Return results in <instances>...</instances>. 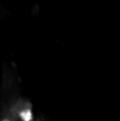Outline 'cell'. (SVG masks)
<instances>
[{
  "label": "cell",
  "mask_w": 120,
  "mask_h": 121,
  "mask_svg": "<svg viewBox=\"0 0 120 121\" xmlns=\"http://www.w3.org/2000/svg\"><path fill=\"white\" fill-rule=\"evenodd\" d=\"M2 15H3V13H2V9H1V8H0V19H1V17H2Z\"/></svg>",
  "instance_id": "obj_4"
},
{
  "label": "cell",
  "mask_w": 120,
  "mask_h": 121,
  "mask_svg": "<svg viewBox=\"0 0 120 121\" xmlns=\"http://www.w3.org/2000/svg\"><path fill=\"white\" fill-rule=\"evenodd\" d=\"M10 110L18 121H34L33 105L28 98L18 96L8 102Z\"/></svg>",
  "instance_id": "obj_1"
},
{
  "label": "cell",
  "mask_w": 120,
  "mask_h": 121,
  "mask_svg": "<svg viewBox=\"0 0 120 121\" xmlns=\"http://www.w3.org/2000/svg\"><path fill=\"white\" fill-rule=\"evenodd\" d=\"M0 121H18L11 111L8 104L3 106V111L0 115Z\"/></svg>",
  "instance_id": "obj_2"
},
{
  "label": "cell",
  "mask_w": 120,
  "mask_h": 121,
  "mask_svg": "<svg viewBox=\"0 0 120 121\" xmlns=\"http://www.w3.org/2000/svg\"><path fill=\"white\" fill-rule=\"evenodd\" d=\"M34 121H43V120H42L40 118H38V119H35V120Z\"/></svg>",
  "instance_id": "obj_3"
}]
</instances>
